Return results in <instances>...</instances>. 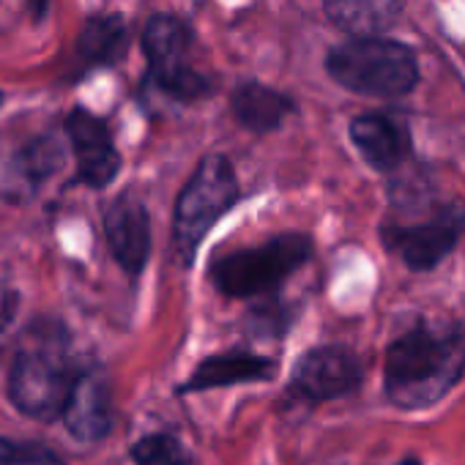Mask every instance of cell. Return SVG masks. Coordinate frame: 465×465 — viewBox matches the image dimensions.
Returning <instances> with one entry per match:
<instances>
[{
	"label": "cell",
	"mask_w": 465,
	"mask_h": 465,
	"mask_svg": "<svg viewBox=\"0 0 465 465\" xmlns=\"http://www.w3.org/2000/svg\"><path fill=\"white\" fill-rule=\"evenodd\" d=\"M465 375V326L419 323L386 351L383 383L394 405L421 411L443 400Z\"/></svg>",
	"instance_id": "1"
},
{
	"label": "cell",
	"mask_w": 465,
	"mask_h": 465,
	"mask_svg": "<svg viewBox=\"0 0 465 465\" xmlns=\"http://www.w3.org/2000/svg\"><path fill=\"white\" fill-rule=\"evenodd\" d=\"M77 375L66 329L55 321H39L20 340L9 394L25 416L50 421L64 416Z\"/></svg>",
	"instance_id": "2"
},
{
	"label": "cell",
	"mask_w": 465,
	"mask_h": 465,
	"mask_svg": "<svg viewBox=\"0 0 465 465\" xmlns=\"http://www.w3.org/2000/svg\"><path fill=\"white\" fill-rule=\"evenodd\" d=\"M326 69L334 83L361 96L397 99L419 83V64L411 47L378 36H353L331 47Z\"/></svg>",
	"instance_id": "3"
},
{
	"label": "cell",
	"mask_w": 465,
	"mask_h": 465,
	"mask_svg": "<svg viewBox=\"0 0 465 465\" xmlns=\"http://www.w3.org/2000/svg\"><path fill=\"white\" fill-rule=\"evenodd\" d=\"M239 178L232 170V162L222 153L205 156L194 175L178 194L175 203V222H173V239L175 252L183 266H189L197 255L200 242L208 236V230L224 216L232 205L239 203Z\"/></svg>",
	"instance_id": "4"
},
{
	"label": "cell",
	"mask_w": 465,
	"mask_h": 465,
	"mask_svg": "<svg viewBox=\"0 0 465 465\" xmlns=\"http://www.w3.org/2000/svg\"><path fill=\"white\" fill-rule=\"evenodd\" d=\"M312 258V239L302 232H282L266 244L236 250L211 266V280L230 299H250L274 291Z\"/></svg>",
	"instance_id": "5"
},
{
	"label": "cell",
	"mask_w": 465,
	"mask_h": 465,
	"mask_svg": "<svg viewBox=\"0 0 465 465\" xmlns=\"http://www.w3.org/2000/svg\"><path fill=\"white\" fill-rule=\"evenodd\" d=\"M192 31L173 15H156L143 31V53L156 88L175 102H197L211 94V83L189 66Z\"/></svg>",
	"instance_id": "6"
},
{
	"label": "cell",
	"mask_w": 465,
	"mask_h": 465,
	"mask_svg": "<svg viewBox=\"0 0 465 465\" xmlns=\"http://www.w3.org/2000/svg\"><path fill=\"white\" fill-rule=\"evenodd\" d=\"M462 232H465V203L451 200L411 224L391 222L386 227V242L389 250L400 255V261L408 269L432 272L446 255H451Z\"/></svg>",
	"instance_id": "7"
},
{
	"label": "cell",
	"mask_w": 465,
	"mask_h": 465,
	"mask_svg": "<svg viewBox=\"0 0 465 465\" xmlns=\"http://www.w3.org/2000/svg\"><path fill=\"white\" fill-rule=\"evenodd\" d=\"M293 391L304 400L323 402L353 391L361 383V364L342 345H323L304 353L293 370Z\"/></svg>",
	"instance_id": "8"
},
{
	"label": "cell",
	"mask_w": 465,
	"mask_h": 465,
	"mask_svg": "<svg viewBox=\"0 0 465 465\" xmlns=\"http://www.w3.org/2000/svg\"><path fill=\"white\" fill-rule=\"evenodd\" d=\"M104 232L118 266L129 277H137L151 255V216L145 203L132 192L118 194L104 211Z\"/></svg>",
	"instance_id": "9"
},
{
	"label": "cell",
	"mask_w": 465,
	"mask_h": 465,
	"mask_svg": "<svg viewBox=\"0 0 465 465\" xmlns=\"http://www.w3.org/2000/svg\"><path fill=\"white\" fill-rule=\"evenodd\" d=\"M66 134L77 156V175L94 189H104L121 170V156L102 118L77 107L66 118Z\"/></svg>",
	"instance_id": "10"
},
{
	"label": "cell",
	"mask_w": 465,
	"mask_h": 465,
	"mask_svg": "<svg viewBox=\"0 0 465 465\" xmlns=\"http://www.w3.org/2000/svg\"><path fill=\"white\" fill-rule=\"evenodd\" d=\"M69 432L83 443H96L107 435L113 421V402L107 378L99 370H83L64 408Z\"/></svg>",
	"instance_id": "11"
},
{
	"label": "cell",
	"mask_w": 465,
	"mask_h": 465,
	"mask_svg": "<svg viewBox=\"0 0 465 465\" xmlns=\"http://www.w3.org/2000/svg\"><path fill=\"white\" fill-rule=\"evenodd\" d=\"M351 140L359 148V153L375 167V170H394L405 159L411 148V137L402 124L383 113H364L351 121Z\"/></svg>",
	"instance_id": "12"
},
{
	"label": "cell",
	"mask_w": 465,
	"mask_h": 465,
	"mask_svg": "<svg viewBox=\"0 0 465 465\" xmlns=\"http://www.w3.org/2000/svg\"><path fill=\"white\" fill-rule=\"evenodd\" d=\"M274 370L277 364L266 356L230 351V353L208 356L205 361H200L192 378L181 386V391H205V389H219V386H232V383L266 381L274 375Z\"/></svg>",
	"instance_id": "13"
},
{
	"label": "cell",
	"mask_w": 465,
	"mask_h": 465,
	"mask_svg": "<svg viewBox=\"0 0 465 465\" xmlns=\"http://www.w3.org/2000/svg\"><path fill=\"white\" fill-rule=\"evenodd\" d=\"M232 113H236L239 124L255 134H269L277 126H282V121L293 113V99L285 96L277 88H269L263 83H242L236 91H232Z\"/></svg>",
	"instance_id": "14"
},
{
	"label": "cell",
	"mask_w": 465,
	"mask_h": 465,
	"mask_svg": "<svg viewBox=\"0 0 465 465\" xmlns=\"http://www.w3.org/2000/svg\"><path fill=\"white\" fill-rule=\"evenodd\" d=\"M326 17L351 36H378L391 28L402 0H323Z\"/></svg>",
	"instance_id": "15"
},
{
	"label": "cell",
	"mask_w": 465,
	"mask_h": 465,
	"mask_svg": "<svg viewBox=\"0 0 465 465\" xmlns=\"http://www.w3.org/2000/svg\"><path fill=\"white\" fill-rule=\"evenodd\" d=\"M129 45V31L121 17H96L85 25L77 53L88 66H110L124 58Z\"/></svg>",
	"instance_id": "16"
},
{
	"label": "cell",
	"mask_w": 465,
	"mask_h": 465,
	"mask_svg": "<svg viewBox=\"0 0 465 465\" xmlns=\"http://www.w3.org/2000/svg\"><path fill=\"white\" fill-rule=\"evenodd\" d=\"M58 162H61V148H58L53 140H36L31 148H25V151L17 156V162H12L17 178H9V181L25 183L28 192H34V189L55 170Z\"/></svg>",
	"instance_id": "17"
},
{
	"label": "cell",
	"mask_w": 465,
	"mask_h": 465,
	"mask_svg": "<svg viewBox=\"0 0 465 465\" xmlns=\"http://www.w3.org/2000/svg\"><path fill=\"white\" fill-rule=\"evenodd\" d=\"M132 457L137 465H192V457L183 449V443L164 432L137 440Z\"/></svg>",
	"instance_id": "18"
},
{
	"label": "cell",
	"mask_w": 465,
	"mask_h": 465,
	"mask_svg": "<svg viewBox=\"0 0 465 465\" xmlns=\"http://www.w3.org/2000/svg\"><path fill=\"white\" fill-rule=\"evenodd\" d=\"M0 465H64V460H58L42 443L0 440Z\"/></svg>",
	"instance_id": "19"
},
{
	"label": "cell",
	"mask_w": 465,
	"mask_h": 465,
	"mask_svg": "<svg viewBox=\"0 0 465 465\" xmlns=\"http://www.w3.org/2000/svg\"><path fill=\"white\" fill-rule=\"evenodd\" d=\"M28 4H31L36 20H42V17L47 15V9H50V0H28Z\"/></svg>",
	"instance_id": "20"
},
{
	"label": "cell",
	"mask_w": 465,
	"mask_h": 465,
	"mask_svg": "<svg viewBox=\"0 0 465 465\" xmlns=\"http://www.w3.org/2000/svg\"><path fill=\"white\" fill-rule=\"evenodd\" d=\"M400 465H421V462H419V460H413V457H408V460H405V462H400Z\"/></svg>",
	"instance_id": "21"
},
{
	"label": "cell",
	"mask_w": 465,
	"mask_h": 465,
	"mask_svg": "<svg viewBox=\"0 0 465 465\" xmlns=\"http://www.w3.org/2000/svg\"><path fill=\"white\" fill-rule=\"evenodd\" d=\"M0 102H4V94H0Z\"/></svg>",
	"instance_id": "22"
}]
</instances>
